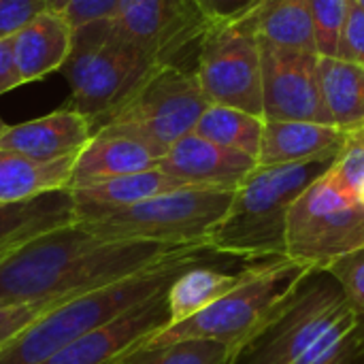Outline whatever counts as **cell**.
<instances>
[{
  "mask_svg": "<svg viewBox=\"0 0 364 364\" xmlns=\"http://www.w3.org/2000/svg\"><path fill=\"white\" fill-rule=\"evenodd\" d=\"M196 252L207 250L105 239L75 222L26 243L0 260V303L73 299Z\"/></svg>",
  "mask_w": 364,
  "mask_h": 364,
  "instance_id": "1",
  "label": "cell"
},
{
  "mask_svg": "<svg viewBox=\"0 0 364 364\" xmlns=\"http://www.w3.org/2000/svg\"><path fill=\"white\" fill-rule=\"evenodd\" d=\"M356 320L339 284L316 271L258 333L235 348L232 364H352Z\"/></svg>",
  "mask_w": 364,
  "mask_h": 364,
  "instance_id": "2",
  "label": "cell"
},
{
  "mask_svg": "<svg viewBox=\"0 0 364 364\" xmlns=\"http://www.w3.org/2000/svg\"><path fill=\"white\" fill-rule=\"evenodd\" d=\"M333 160L256 166L232 192L228 209L205 239V250L245 262L284 258L288 209Z\"/></svg>",
  "mask_w": 364,
  "mask_h": 364,
  "instance_id": "3",
  "label": "cell"
},
{
  "mask_svg": "<svg viewBox=\"0 0 364 364\" xmlns=\"http://www.w3.org/2000/svg\"><path fill=\"white\" fill-rule=\"evenodd\" d=\"M203 254L205 252H196L168 260L124 282L64 301L6 346L0 352V364H38L47 360L79 337L111 324L130 309L168 290L181 271L200 264Z\"/></svg>",
  "mask_w": 364,
  "mask_h": 364,
  "instance_id": "4",
  "label": "cell"
},
{
  "mask_svg": "<svg viewBox=\"0 0 364 364\" xmlns=\"http://www.w3.org/2000/svg\"><path fill=\"white\" fill-rule=\"evenodd\" d=\"M311 273L316 271L290 258L250 262L235 290L194 318L162 328L141 348H160L194 339L239 348L286 305Z\"/></svg>",
  "mask_w": 364,
  "mask_h": 364,
  "instance_id": "5",
  "label": "cell"
},
{
  "mask_svg": "<svg viewBox=\"0 0 364 364\" xmlns=\"http://www.w3.org/2000/svg\"><path fill=\"white\" fill-rule=\"evenodd\" d=\"M143 49L128 41L111 19H100L75 28L73 49L62 66L75 111L83 113L94 130L156 70Z\"/></svg>",
  "mask_w": 364,
  "mask_h": 364,
  "instance_id": "6",
  "label": "cell"
},
{
  "mask_svg": "<svg viewBox=\"0 0 364 364\" xmlns=\"http://www.w3.org/2000/svg\"><path fill=\"white\" fill-rule=\"evenodd\" d=\"M232 192L190 186L130 207L79 215L77 224L105 239L205 247V239L228 209Z\"/></svg>",
  "mask_w": 364,
  "mask_h": 364,
  "instance_id": "7",
  "label": "cell"
},
{
  "mask_svg": "<svg viewBox=\"0 0 364 364\" xmlns=\"http://www.w3.org/2000/svg\"><path fill=\"white\" fill-rule=\"evenodd\" d=\"M209 105L194 68L162 64L96 130L132 136L162 158L177 141L194 132Z\"/></svg>",
  "mask_w": 364,
  "mask_h": 364,
  "instance_id": "8",
  "label": "cell"
},
{
  "mask_svg": "<svg viewBox=\"0 0 364 364\" xmlns=\"http://www.w3.org/2000/svg\"><path fill=\"white\" fill-rule=\"evenodd\" d=\"M360 247H364V203L346 194L326 171L288 209L284 258L324 271L337 258Z\"/></svg>",
  "mask_w": 364,
  "mask_h": 364,
  "instance_id": "9",
  "label": "cell"
},
{
  "mask_svg": "<svg viewBox=\"0 0 364 364\" xmlns=\"http://www.w3.org/2000/svg\"><path fill=\"white\" fill-rule=\"evenodd\" d=\"M194 70L211 105L264 117L260 38L250 21L213 26L198 45Z\"/></svg>",
  "mask_w": 364,
  "mask_h": 364,
  "instance_id": "10",
  "label": "cell"
},
{
  "mask_svg": "<svg viewBox=\"0 0 364 364\" xmlns=\"http://www.w3.org/2000/svg\"><path fill=\"white\" fill-rule=\"evenodd\" d=\"M117 30L158 64H181L190 47H198L213 28L194 0H122Z\"/></svg>",
  "mask_w": 364,
  "mask_h": 364,
  "instance_id": "11",
  "label": "cell"
},
{
  "mask_svg": "<svg viewBox=\"0 0 364 364\" xmlns=\"http://www.w3.org/2000/svg\"><path fill=\"white\" fill-rule=\"evenodd\" d=\"M264 119L333 124L320 90V55L260 38ZM335 126V124H333Z\"/></svg>",
  "mask_w": 364,
  "mask_h": 364,
  "instance_id": "12",
  "label": "cell"
},
{
  "mask_svg": "<svg viewBox=\"0 0 364 364\" xmlns=\"http://www.w3.org/2000/svg\"><path fill=\"white\" fill-rule=\"evenodd\" d=\"M168 324L166 290L38 364H117Z\"/></svg>",
  "mask_w": 364,
  "mask_h": 364,
  "instance_id": "13",
  "label": "cell"
},
{
  "mask_svg": "<svg viewBox=\"0 0 364 364\" xmlns=\"http://www.w3.org/2000/svg\"><path fill=\"white\" fill-rule=\"evenodd\" d=\"M256 166V158L211 143L194 132L177 141L158 162V168L188 186L222 190H237Z\"/></svg>",
  "mask_w": 364,
  "mask_h": 364,
  "instance_id": "14",
  "label": "cell"
},
{
  "mask_svg": "<svg viewBox=\"0 0 364 364\" xmlns=\"http://www.w3.org/2000/svg\"><path fill=\"white\" fill-rule=\"evenodd\" d=\"M92 136V122L64 105L49 115L9 126L0 139V149L17 151L34 160H58L79 154Z\"/></svg>",
  "mask_w": 364,
  "mask_h": 364,
  "instance_id": "15",
  "label": "cell"
},
{
  "mask_svg": "<svg viewBox=\"0 0 364 364\" xmlns=\"http://www.w3.org/2000/svg\"><path fill=\"white\" fill-rule=\"evenodd\" d=\"M346 130L333 124L264 119L258 166L299 164L335 158L343 145Z\"/></svg>",
  "mask_w": 364,
  "mask_h": 364,
  "instance_id": "16",
  "label": "cell"
},
{
  "mask_svg": "<svg viewBox=\"0 0 364 364\" xmlns=\"http://www.w3.org/2000/svg\"><path fill=\"white\" fill-rule=\"evenodd\" d=\"M75 28L58 11H43L13 36L15 64L21 83H34L62 70L73 49Z\"/></svg>",
  "mask_w": 364,
  "mask_h": 364,
  "instance_id": "17",
  "label": "cell"
},
{
  "mask_svg": "<svg viewBox=\"0 0 364 364\" xmlns=\"http://www.w3.org/2000/svg\"><path fill=\"white\" fill-rule=\"evenodd\" d=\"M160 156L141 141L111 130H96L87 145L77 154L68 190L149 171L156 168Z\"/></svg>",
  "mask_w": 364,
  "mask_h": 364,
  "instance_id": "18",
  "label": "cell"
},
{
  "mask_svg": "<svg viewBox=\"0 0 364 364\" xmlns=\"http://www.w3.org/2000/svg\"><path fill=\"white\" fill-rule=\"evenodd\" d=\"M181 188H190V186L156 166L149 171L79 186V188H73L68 192L73 194L77 218H79L85 213L130 207V205H136L141 200H147V198H154V196H160L166 192H175Z\"/></svg>",
  "mask_w": 364,
  "mask_h": 364,
  "instance_id": "19",
  "label": "cell"
},
{
  "mask_svg": "<svg viewBox=\"0 0 364 364\" xmlns=\"http://www.w3.org/2000/svg\"><path fill=\"white\" fill-rule=\"evenodd\" d=\"M75 160L77 154L58 160H34L17 151L0 149V205L68 190Z\"/></svg>",
  "mask_w": 364,
  "mask_h": 364,
  "instance_id": "20",
  "label": "cell"
},
{
  "mask_svg": "<svg viewBox=\"0 0 364 364\" xmlns=\"http://www.w3.org/2000/svg\"><path fill=\"white\" fill-rule=\"evenodd\" d=\"M243 279V269L239 273H224L213 267L194 264L181 271L166 290V311L168 326L181 324L196 314L205 311L230 290H235Z\"/></svg>",
  "mask_w": 364,
  "mask_h": 364,
  "instance_id": "21",
  "label": "cell"
},
{
  "mask_svg": "<svg viewBox=\"0 0 364 364\" xmlns=\"http://www.w3.org/2000/svg\"><path fill=\"white\" fill-rule=\"evenodd\" d=\"M241 19L250 21L262 41L318 53L309 0H260L256 9Z\"/></svg>",
  "mask_w": 364,
  "mask_h": 364,
  "instance_id": "22",
  "label": "cell"
},
{
  "mask_svg": "<svg viewBox=\"0 0 364 364\" xmlns=\"http://www.w3.org/2000/svg\"><path fill=\"white\" fill-rule=\"evenodd\" d=\"M320 90L335 126L350 130L364 124V66L320 55Z\"/></svg>",
  "mask_w": 364,
  "mask_h": 364,
  "instance_id": "23",
  "label": "cell"
},
{
  "mask_svg": "<svg viewBox=\"0 0 364 364\" xmlns=\"http://www.w3.org/2000/svg\"><path fill=\"white\" fill-rule=\"evenodd\" d=\"M262 130H264V117L224 105H209L200 115L194 134L211 143H218L222 147L258 158Z\"/></svg>",
  "mask_w": 364,
  "mask_h": 364,
  "instance_id": "24",
  "label": "cell"
},
{
  "mask_svg": "<svg viewBox=\"0 0 364 364\" xmlns=\"http://www.w3.org/2000/svg\"><path fill=\"white\" fill-rule=\"evenodd\" d=\"M232 348L215 341H177L160 348H139L117 364H222Z\"/></svg>",
  "mask_w": 364,
  "mask_h": 364,
  "instance_id": "25",
  "label": "cell"
},
{
  "mask_svg": "<svg viewBox=\"0 0 364 364\" xmlns=\"http://www.w3.org/2000/svg\"><path fill=\"white\" fill-rule=\"evenodd\" d=\"M328 175L346 194L354 198L360 196L364 188V124L346 130L343 145L335 156Z\"/></svg>",
  "mask_w": 364,
  "mask_h": 364,
  "instance_id": "26",
  "label": "cell"
},
{
  "mask_svg": "<svg viewBox=\"0 0 364 364\" xmlns=\"http://www.w3.org/2000/svg\"><path fill=\"white\" fill-rule=\"evenodd\" d=\"M318 55L337 58L350 0H309Z\"/></svg>",
  "mask_w": 364,
  "mask_h": 364,
  "instance_id": "27",
  "label": "cell"
},
{
  "mask_svg": "<svg viewBox=\"0 0 364 364\" xmlns=\"http://www.w3.org/2000/svg\"><path fill=\"white\" fill-rule=\"evenodd\" d=\"M68 299H51V301H36V303H13L0 305V352L11 346L21 333H26L36 320L49 314L53 307L62 305Z\"/></svg>",
  "mask_w": 364,
  "mask_h": 364,
  "instance_id": "28",
  "label": "cell"
},
{
  "mask_svg": "<svg viewBox=\"0 0 364 364\" xmlns=\"http://www.w3.org/2000/svg\"><path fill=\"white\" fill-rule=\"evenodd\" d=\"M324 271L339 284L356 316H364V247L337 258Z\"/></svg>",
  "mask_w": 364,
  "mask_h": 364,
  "instance_id": "29",
  "label": "cell"
},
{
  "mask_svg": "<svg viewBox=\"0 0 364 364\" xmlns=\"http://www.w3.org/2000/svg\"><path fill=\"white\" fill-rule=\"evenodd\" d=\"M337 58L364 66V9L354 0H350L348 4Z\"/></svg>",
  "mask_w": 364,
  "mask_h": 364,
  "instance_id": "30",
  "label": "cell"
},
{
  "mask_svg": "<svg viewBox=\"0 0 364 364\" xmlns=\"http://www.w3.org/2000/svg\"><path fill=\"white\" fill-rule=\"evenodd\" d=\"M43 11H47L45 0H0V38L15 36Z\"/></svg>",
  "mask_w": 364,
  "mask_h": 364,
  "instance_id": "31",
  "label": "cell"
},
{
  "mask_svg": "<svg viewBox=\"0 0 364 364\" xmlns=\"http://www.w3.org/2000/svg\"><path fill=\"white\" fill-rule=\"evenodd\" d=\"M122 0H70L62 11L73 28H81L92 21L115 17Z\"/></svg>",
  "mask_w": 364,
  "mask_h": 364,
  "instance_id": "32",
  "label": "cell"
},
{
  "mask_svg": "<svg viewBox=\"0 0 364 364\" xmlns=\"http://www.w3.org/2000/svg\"><path fill=\"white\" fill-rule=\"evenodd\" d=\"M213 26L237 21L250 15L260 0H194Z\"/></svg>",
  "mask_w": 364,
  "mask_h": 364,
  "instance_id": "33",
  "label": "cell"
},
{
  "mask_svg": "<svg viewBox=\"0 0 364 364\" xmlns=\"http://www.w3.org/2000/svg\"><path fill=\"white\" fill-rule=\"evenodd\" d=\"M23 85L17 64H15V53H13V36L0 38V96Z\"/></svg>",
  "mask_w": 364,
  "mask_h": 364,
  "instance_id": "34",
  "label": "cell"
},
{
  "mask_svg": "<svg viewBox=\"0 0 364 364\" xmlns=\"http://www.w3.org/2000/svg\"><path fill=\"white\" fill-rule=\"evenodd\" d=\"M352 364H364V316H358L352 331Z\"/></svg>",
  "mask_w": 364,
  "mask_h": 364,
  "instance_id": "35",
  "label": "cell"
},
{
  "mask_svg": "<svg viewBox=\"0 0 364 364\" xmlns=\"http://www.w3.org/2000/svg\"><path fill=\"white\" fill-rule=\"evenodd\" d=\"M68 2H70V0H45L47 9H49V11H58V13H62V11L66 9Z\"/></svg>",
  "mask_w": 364,
  "mask_h": 364,
  "instance_id": "36",
  "label": "cell"
},
{
  "mask_svg": "<svg viewBox=\"0 0 364 364\" xmlns=\"http://www.w3.org/2000/svg\"><path fill=\"white\" fill-rule=\"evenodd\" d=\"M232 360H235V348L230 350V354H228V358H226V360H224V363H222V364H232Z\"/></svg>",
  "mask_w": 364,
  "mask_h": 364,
  "instance_id": "37",
  "label": "cell"
},
{
  "mask_svg": "<svg viewBox=\"0 0 364 364\" xmlns=\"http://www.w3.org/2000/svg\"><path fill=\"white\" fill-rule=\"evenodd\" d=\"M6 128H9V124H4V122H2V117H0V139H2V134L6 132Z\"/></svg>",
  "mask_w": 364,
  "mask_h": 364,
  "instance_id": "38",
  "label": "cell"
},
{
  "mask_svg": "<svg viewBox=\"0 0 364 364\" xmlns=\"http://www.w3.org/2000/svg\"><path fill=\"white\" fill-rule=\"evenodd\" d=\"M354 2H358V4H360V6L364 9V0H354Z\"/></svg>",
  "mask_w": 364,
  "mask_h": 364,
  "instance_id": "39",
  "label": "cell"
},
{
  "mask_svg": "<svg viewBox=\"0 0 364 364\" xmlns=\"http://www.w3.org/2000/svg\"><path fill=\"white\" fill-rule=\"evenodd\" d=\"M358 198H360V200L364 203V188H363V192H360V196H358Z\"/></svg>",
  "mask_w": 364,
  "mask_h": 364,
  "instance_id": "40",
  "label": "cell"
},
{
  "mask_svg": "<svg viewBox=\"0 0 364 364\" xmlns=\"http://www.w3.org/2000/svg\"><path fill=\"white\" fill-rule=\"evenodd\" d=\"M0 305H2V303H0Z\"/></svg>",
  "mask_w": 364,
  "mask_h": 364,
  "instance_id": "41",
  "label": "cell"
}]
</instances>
